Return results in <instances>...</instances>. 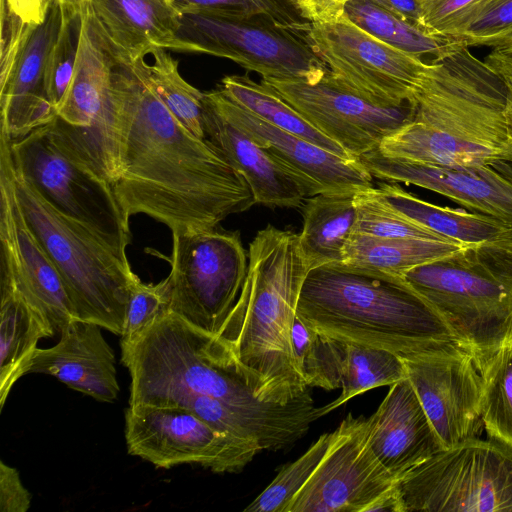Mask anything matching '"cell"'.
Wrapping results in <instances>:
<instances>
[{"label":"cell","mask_w":512,"mask_h":512,"mask_svg":"<svg viewBox=\"0 0 512 512\" xmlns=\"http://www.w3.org/2000/svg\"><path fill=\"white\" fill-rule=\"evenodd\" d=\"M54 120L111 183L129 218L146 214L172 233L211 229L256 204L245 178L125 61L117 59L105 108L91 126Z\"/></svg>","instance_id":"1"},{"label":"cell","mask_w":512,"mask_h":512,"mask_svg":"<svg viewBox=\"0 0 512 512\" xmlns=\"http://www.w3.org/2000/svg\"><path fill=\"white\" fill-rule=\"evenodd\" d=\"M121 351L131 376L129 406H164L189 395L212 397L256 425L273 451L295 443L318 419L311 395L285 405L259 400L230 366L217 336L172 312Z\"/></svg>","instance_id":"2"},{"label":"cell","mask_w":512,"mask_h":512,"mask_svg":"<svg viewBox=\"0 0 512 512\" xmlns=\"http://www.w3.org/2000/svg\"><path fill=\"white\" fill-rule=\"evenodd\" d=\"M240 296L216 335L230 366L267 403L289 404L310 392L298 374L292 329L309 268L299 234L267 225L249 244Z\"/></svg>","instance_id":"3"},{"label":"cell","mask_w":512,"mask_h":512,"mask_svg":"<svg viewBox=\"0 0 512 512\" xmlns=\"http://www.w3.org/2000/svg\"><path fill=\"white\" fill-rule=\"evenodd\" d=\"M413 102L414 120L382 141L384 155L441 166L512 162L503 85L469 47L428 61Z\"/></svg>","instance_id":"4"},{"label":"cell","mask_w":512,"mask_h":512,"mask_svg":"<svg viewBox=\"0 0 512 512\" xmlns=\"http://www.w3.org/2000/svg\"><path fill=\"white\" fill-rule=\"evenodd\" d=\"M296 315L331 338L400 357L455 340L439 312L402 275L344 262L308 271Z\"/></svg>","instance_id":"5"},{"label":"cell","mask_w":512,"mask_h":512,"mask_svg":"<svg viewBox=\"0 0 512 512\" xmlns=\"http://www.w3.org/2000/svg\"><path fill=\"white\" fill-rule=\"evenodd\" d=\"M402 276L472 354L512 338V237L463 246Z\"/></svg>","instance_id":"6"},{"label":"cell","mask_w":512,"mask_h":512,"mask_svg":"<svg viewBox=\"0 0 512 512\" xmlns=\"http://www.w3.org/2000/svg\"><path fill=\"white\" fill-rule=\"evenodd\" d=\"M10 148V147H9ZM11 176L20 210L59 272L77 320L121 336L126 307L139 278L128 259L81 223L59 213L17 173Z\"/></svg>","instance_id":"7"},{"label":"cell","mask_w":512,"mask_h":512,"mask_svg":"<svg viewBox=\"0 0 512 512\" xmlns=\"http://www.w3.org/2000/svg\"><path fill=\"white\" fill-rule=\"evenodd\" d=\"M9 147L15 170L45 201L128 259L129 217L111 183L54 120L9 138Z\"/></svg>","instance_id":"8"},{"label":"cell","mask_w":512,"mask_h":512,"mask_svg":"<svg viewBox=\"0 0 512 512\" xmlns=\"http://www.w3.org/2000/svg\"><path fill=\"white\" fill-rule=\"evenodd\" d=\"M396 490L403 512H512V447L475 437L442 448Z\"/></svg>","instance_id":"9"},{"label":"cell","mask_w":512,"mask_h":512,"mask_svg":"<svg viewBox=\"0 0 512 512\" xmlns=\"http://www.w3.org/2000/svg\"><path fill=\"white\" fill-rule=\"evenodd\" d=\"M177 40L182 52L230 59L262 79H315L328 72L306 35L263 14L224 8L182 13Z\"/></svg>","instance_id":"10"},{"label":"cell","mask_w":512,"mask_h":512,"mask_svg":"<svg viewBox=\"0 0 512 512\" xmlns=\"http://www.w3.org/2000/svg\"><path fill=\"white\" fill-rule=\"evenodd\" d=\"M170 310L217 335L234 308L248 271L238 231L186 229L172 233Z\"/></svg>","instance_id":"11"},{"label":"cell","mask_w":512,"mask_h":512,"mask_svg":"<svg viewBox=\"0 0 512 512\" xmlns=\"http://www.w3.org/2000/svg\"><path fill=\"white\" fill-rule=\"evenodd\" d=\"M307 38L334 80L378 105L413 102L427 61L375 38L344 14L311 23Z\"/></svg>","instance_id":"12"},{"label":"cell","mask_w":512,"mask_h":512,"mask_svg":"<svg viewBox=\"0 0 512 512\" xmlns=\"http://www.w3.org/2000/svg\"><path fill=\"white\" fill-rule=\"evenodd\" d=\"M125 438L130 455L165 469L198 464L215 473H233L262 450L257 442L221 432L179 406H129Z\"/></svg>","instance_id":"13"},{"label":"cell","mask_w":512,"mask_h":512,"mask_svg":"<svg viewBox=\"0 0 512 512\" xmlns=\"http://www.w3.org/2000/svg\"><path fill=\"white\" fill-rule=\"evenodd\" d=\"M262 80L354 158L378 149L386 137L411 123L416 114L414 102L375 104L334 80L329 71L315 79Z\"/></svg>","instance_id":"14"},{"label":"cell","mask_w":512,"mask_h":512,"mask_svg":"<svg viewBox=\"0 0 512 512\" xmlns=\"http://www.w3.org/2000/svg\"><path fill=\"white\" fill-rule=\"evenodd\" d=\"M401 358L443 448L480 437L482 379L473 354L451 340Z\"/></svg>","instance_id":"15"},{"label":"cell","mask_w":512,"mask_h":512,"mask_svg":"<svg viewBox=\"0 0 512 512\" xmlns=\"http://www.w3.org/2000/svg\"><path fill=\"white\" fill-rule=\"evenodd\" d=\"M395 485L371 448L368 418L348 414L288 512H367Z\"/></svg>","instance_id":"16"},{"label":"cell","mask_w":512,"mask_h":512,"mask_svg":"<svg viewBox=\"0 0 512 512\" xmlns=\"http://www.w3.org/2000/svg\"><path fill=\"white\" fill-rule=\"evenodd\" d=\"M1 277L8 280L55 334L75 318L59 272L29 228L17 203L9 138L0 133Z\"/></svg>","instance_id":"17"},{"label":"cell","mask_w":512,"mask_h":512,"mask_svg":"<svg viewBox=\"0 0 512 512\" xmlns=\"http://www.w3.org/2000/svg\"><path fill=\"white\" fill-rule=\"evenodd\" d=\"M204 95L223 118L283 164L298 179L308 197L323 192L373 188L372 176L359 158L339 156L273 126L235 103L221 89Z\"/></svg>","instance_id":"18"},{"label":"cell","mask_w":512,"mask_h":512,"mask_svg":"<svg viewBox=\"0 0 512 512\" xmlns=\"http://www.w3.org/2000/svg\"><path fill=\"white\" fill-rule=\"evenodd\" d=\"M359 160L372 177L431 190L512 229V183L491 165H432L387 156L378 149Z\"/></svg>","instance_id":"19"},{"label":"cell","mask_w":512,"mask_h":512,"mask_svg":"<svg viewBox=\"0 0 512 512\" xmlns=\"http://www.w3.org/2000/svg\"><path fill=\"white\" fill-rule=\"evenodd\" d=\"M64 16V4L50 0L44 20L32 25L18 59L0 83L1 131L10 139L50 123L56 117L45 85L46 66Z\"/></svg>","instance_id":"20"},{"label":"cell","mask_w":512,"mask_h":512,"mask_svg":"<svg viewBox=\"0 0 512 512\" xmlns=\"http://www.w3.org/2000/svg\"><path fill=\"white\" fill-rule=\"evenodd\" d=\"M368 424L371 448L396 481L443 448L408 378L390 386Z\"/></svg>","instance_id":"21"},{"label":"cell","mask_w":512,"mask_h":512,"mask_svg":"<svg viewBox=\"0 0 512 512\" xmlns=\"http://www.w3.org/2000/svg\"><path fill=\"white\" fill-rule=\"evenodd\" d=\"M96 323L74 320L60 333L58 343L38 348L28 373H43L102 402L119 393L115 355Z\"/></svg>","instance_id":"22"},{"label":"cell","mask_w":512,"mask_h":512,"mask_svg":"<svg viewBox=\"0 0 512 512\" xmlns=\"http://www.w3.org/2000/svg\"><path fill=\"white\" fill-rule=\"evenodd\" d=\"M88 8L120 60L145 58L155 48L182 52L180 13L169 0H89Z\"/></svg>","instance_id":"23"},{"label":"cell","mask_w":512,"mask_h":512,"mask_svg":"<svg viewBox=\"0 0 512 512\" xmlns=\"http://www.w3.org/2000/svg\"><path fill=\"white\" fill-rule=\"evenodd\" d=\"M204 131L245 178L256 204L298 208L308 197L298 179L269 152L223 118L204 95Z\"/></svg>","instance_id":"24"},{"label":"cell","mask_w":512,"mask_h":512,"mask_svg":"<svg viewBox=\"0 0 512 512\" xmlns=\"http://www.w3.org/2000/svg\"><path fill=\"white\" fill-rule=\"evenodd\" d=\"M117 55L100 32L88 4L81 11L79 47L73 76L57 116L75 127H89L105 108Z\"/></svg>","instance_id":"25"},{"label":"cell","mask_w":512,"mask_h":512,"mask_svg":"<svg viewBox=\"0 0 512 512\" xmlns=\"http://www.w3.org/2000/svg\"><path fill=\"white\" fill-rule=\"evenodd\" d=\"M376 190L398 212L452 242L466 246L512 237V229L490 215L438 206L397 184L381 183Z\"/></svg>","instance_id":"26"},{"label":"cell","mask_w":512,"mask_h":512,"mask_svg":"<svg viewBox=\"0 0 512 512\" xmlns=\"http://www.w3.org/2000/svg\"><path fill=\"white\" fill-rule=\"evenodd\" d=\"M355 194L323 192L304 200L299 244L309 270L343 261L344 247L355 222Z\"/></svg>","instance_id":"27"},{"label":"cell","mask_w":512,"mask_h":512,"mask_svg":"<svg viewBox=\"0 0 512 512\" xmlns=\"http://www.w3.org/2000/svg\"><path fill=\"white\" fill-rule=\"evenodd\" d=\"M0 408L28 373L38 341L54 333L6 279L0 278Z\"/></svg>","instance_id":"28"},{"label":"cell","mask_w":512,"mask_h":512,"mask_svg":"<svg viewBox=\"0 0 512 512\" xmlns=\"http://www.w3.org/2000/svg\"><path fill=\"white\" fill-rule=\"evenodd\" d=\"M235 103L265 122L304 138L330 152L351 157L341 146L311 125L270 84L248 75H228L220 88Z\"/></svg>","instance_id":"29"},{"label":"cell","mask_w":512,"mask_h":512,"mask_svg":"<svg viewBox=\"0 0 512 512\" xmlns=\"http://www.w3.org/2000/svg\"><path fill=\"white\" fill-rule=\"evenodd\" d=\"M463 246L425 238H378L352 234L345 244L342 262L402 275Z\"/></svg>","instance_id":"30"},{"label":"cell","mask_w":512,"mask_h":512,"mask_svg":"<svg viewBox=\"0 0 512 512\" xmlns=\"http://www.w3.org/2000/svg\"><path fill=\"white\" fill-rule=\"evenodd\" d=\"M344 15L375 38L423 60L442 57L459 45L406 21L374 0H350Z\"/></svg>","instance_id":"31"},{"label":"cell","mask_w":512,"mask_h":512,"mask_svg":"<svg viewBox=\"0 0 512 512\" xmlns=\"http://www.w3.org/2000/svg\"><path fill=\"white\" fill-rule=\"evenodd\" d=\"M150 54L153 56L150 64L145 61V58L127 63L183 126L195 136L206 139L204 92L184 80L179 72L178 62L166 49L155 48Z\"/></svg>","instance_id":"32"},{"label":"cell","mask_w":512,"mask_h":512,"mask_svg":"<svg viewBox=\"0 0 512 512\" xmlns=\"http://www.w3.org/2000/svg\"><path fill=\"white\" fill-rule=\"evenodd\" d=\"M473 356L482 379L484 430L512 447V338Z\"/></svg>","instance_id":"33"},{"label":"cell","mask_w":512,"mask_h":512,"mask_svg":"<svg viewBox=\"0 0 512 512\" xmlns=\"http://www.w3.org/2000/svg\"><path fill=\"white\" fill-rule=\"evenodd\" d=\"M407 378L402 358L390 351L345 342L341 394L318 407L319 418L352 397L380 386H391Z\"/></svg>","instance_id":"34"},{"label":"cell","mask_w":512,"mask_h":512,"mask_svg":"<svg viewBox=\"0 0 512 512\" xmlns=\"http://www.w3.org/2000/svg\"><path fill=\"white\" fill-rule=\"evenodd\" d=\"M292 346L296 370L308 387H341L345 342L320 333L296 315Z\"/></svg>","instance_id":"35"},{"label":"cell","mask_w":512,"mask_h":512,"mask_svg":"<svg viewBox=\"0 0 512 512\" xmlns=\"http://www.w3.org/2000/svg\"><path fill=\"white\" fill-rule=\"evenodd\" d=\"M355 210L352 234L378 238L413 237L452 242L398 212L380 197L374 187L356 192Z\"/></svg>","instance_id":"36"},{"label":"cell","mask_w":512,"mask_h":512,"mask_svg":"<svg viewBox=\"0 0 512 512\" xmlns=\"http://www.w3.org/2000/svg\"><path fill=\"white\" fill-rule=\"evenodd\" d=\"M332 432L322 434L309 449L291 464L283 467L273 481L246 507V512H288V509L310 479L326 454Z\"/></svg>","instance_id":"37"},{"label":"cell","mask_w":512,"mask_h":512,"mask_svg":"<svg viewBox=\"0 0 512 512\" xmlns=\"http://www.w3.org/2000/svg\"><path fill=\"white\" fill-rule=\"evenodd\" d=\"M81 11L64 5L62 25L48 56L45 85L48 98L56 109L69 88L78 54Z\"/></svg>","instance_id":"38"},{"label":"cell","mask_w":512,"mask_h":512,"mask_svg":"<svg viewBox=\"0 0 512 512\" xmlns=\"http://www.w3.org/2000/svg\"><path fill=\"white\" fill-rule=\"evenodd\" d=\"M171 287L168 277L157 284L134 282L126 307L121 349L136 343L157 321L168 315Z\"/></svg>","instance_id":"39"},{"label":"cell","mask_w":512,"mask_h":512,"mask_svg":"<svg viewBox=\"0 0 512 512\" xmlns=\"http://www.w3.org/2000/svg\"><path fill=\"white\" fill-rule=\"evenodd\" d=\"M180 13L202 9H233L269 16L280 25L307 34L311 22L300 14L294 0H169Z\"/></svg>","instance_id":"40"},{"label":"cell","mask_w":512,"mask_h":512,"mask_svg":"<svg viewBox=\"0 0 512 512\" xmlns=\"http://www.w3.org/2000/svg\"><path fill=\"white\" fill-rule=\"evenodd\" d=\"M489 0H417L421 23L429 33L453 40Z\"/></svg>","instance_id":"41"},{"label":"cell","mask_w":512,"mask_h":512,"mask_svg":"<svg viewBox=\"0 0 512 512\" xmlns=\"http://www.w3.org/2000/svg\"><path fill=\"white\" fill-rule=\"evenodd\" d=\"M512 28V0H489L453 38L465 47L486 46L502 32Z\"/></svg>","instance_id":"42"},{"label":"cell","mask_w":512,"mask_h":512,"mask_svg":"<svg viewBox=\"0 0 512 512\" xmlns=\"http://www.w3.org/2000/svg\"><path fill=\"white\" fill-rule=\"evenodd\" d=\"M1 44L0 83L10 75L33 24L26 23L10 7L7 0H0Z\"/></svg>","instance_id":"43"},{"label":"cell","mask_w":512,"mask_h":512,"mask_svg":"<svg viewBox=\"0 0 512 512\" xmlns=\"http://www.w3.org/2000/svg\"><path fill=\"white\" fill-rule=\"evenodd\" d=\"M32 495L21 482L19 472L0 462V511L26 512L31 505Z\"/></svg>","instance_id":"44"},{"label":"cell","mask_w":512,"mask_h":512,"mask_svg":"<svg viewBox=\"0 0 512 512\" xmlns=\"http://www.w3.org/2000/svg\"><path fill=\"white\" fill-rule=\"evenodd\" d=\"M483 60L503 85L505 92L504 115L512 138V52L491 50Z\"/></svg>","instance_id":"45"},{"label":"cell","mask_w":512,"mask_h":512,"mask_svg":"<svg viewBox=\"0 0 512 512\" xmlns=\"http://www.w3.org/2000/svg\"><path fill=\"white\" fill-rule=\"evenodd\" d=\"M350 0H294L303 18L311 23L335 21L344 14Z\"/></svg>","instance_id":"46"},{"label":"cell","mask_w":512,"mask_h":512,"mask_svg":"<svg viewBox=\"0 0 512 512\" xmlns=\"http://www.w3.org/2000/svg\"><path fill=\"white\" fill-rule=\"evenodd\" d=\"M11 9L26 23H41L47 12L50 0H7Z\"/></svg>","instance_id":"47"},{"label":"cell","mask_w":512,"mask_h":512,"mask_svg":"<svg viewBox=\"0 0 512 512\" xmlns=\"http://www.w3.org/2000/svg\"><path fill=\"white\" fill-rule=\"evenodd\" d=\"M406 21L423 28L417 0H374ZM424 29V28H423ZM427 31V30H426Z\"/></svg>","instance_id":"48"},{"label":"cell","mask_w":512,"mask_h":512,"mask_svg":"<svg viewBox=\"0 0 512 512\" xmlns=\"http://www.w3.org/2000/svg\"><path fill=\"white\" fill-rule=\"evenodd\" d=\"M486 46L492 50L512 52V28L491 39Z\"/></svg>","instance_id":"49"},{"label":"cell","mask_w":512,"mask_h":512,"mask_svg":"<svg viewBox=\"0 0 512 512\" xmlns=\"http://www.w3.org/2000/svg\"><path fill=\"white\" fill-rule=\"evenodd\" d=\"M498 173L512 183V162L499 160L490 164Z\"/></svg>","instance_id":"50"},{"label":"cell","mask_w":512,"mask_h":512,"mask_svg":"<svg viewBox=\"0 0 512 512\" xmlns=\"http://www.w3.org/2000/svg\"><path fill=\"white\" fill-rule=\"evenodd\" d=\"M64 5L75 9L77 11H82L84 7L88 4L89 0H60Z\"/></svg>","instance_id":"51"}]
</instances>
